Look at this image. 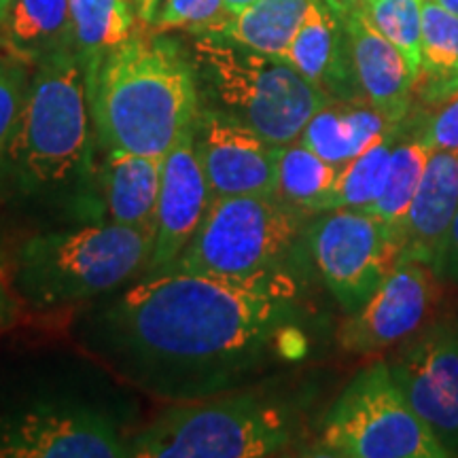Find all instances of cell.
<instances>
[{"label":"cell","instance_id":"6da1fadb","mask_svg":"<svg viewBox=\"0 0 458 458\" xmlns=\"http://www.w3.org/2000/svg\"><path fill=\"white\" fill-rule=\"evenodd\" d=\"M286 274L227 278L170 270L147 274L91 312L83 342L140 391L193 401L236 391L255 376L293 312Z\"/></svg>","mask_w":458,"mask_h":458},{"label":"cell","instance_id":"7a4b0ae2","mask_svg":"<svg viewBox=\"0 0 458 458\" xmlns=\"http://www.w3.org/2000/svg\"><path fill=\"white\" fill-rule=\"evenodd\" d=\"M85 68V88L102 151L165 157L196 125L199 89L187 49L164 32H134Z\"/></svg>","mask_w":458,"mask_h":458},{"label":"cell","instance_id":"3957f363","mask_svg":"<svg viewBox=\"0 0 458 458\" xmlns=\"http://www.w3.org/2000/svg\"><path fill=\"white\" fill-rule=\"evenodd\" d=\"M94 139L85 68L74 49L57 51L32 68L0 181L24 198L81 189L94 179Z\"/></svg>","mask_w":458,"mask_h":458},{"label":"cell","instance_id":"277c9868","mask_svg":"<svg viewBox=\"0 0 458 458\" xmlns=\"http://www.w3.org/2000/svg\"><path fill=\"white\" fill-rule=\"evenodd\" d=\"M189 60L202 106L236 119L267 142L286 147L331 100L289 62L215 34H191Z\"/></svg>","mask_w":458,"mask_h":458},{"label":"cell","instance_id":"5b68a950","mask_svg":"<svg viewBox=\"0 0 458 458\" xmlns=\"http://www.w3.org/2000/svg\"><path fill=\"white\" fill-rule=\"evenodd\" d=\"M300 437V418L253 388L176 401L130 442L139 458H261L283 454Z\"/></svg>","mask_w":458,"mask_h":458},{"label":"cell","instance_id":"8992f818","mask_svg":"<svg viewBox=\"0 0 458 458\" xmlns=\"http://www.w3.org/2000/svg\"><path fill=\"white\" fill-rule=\"evenodd\" d=\"M153 246L156 236L113 221L38 233L13 257L15 289L34 310L72 306L145 276Z\"/></svg>","mask_w":458,"mask_h":458},{"label":"cell","instance_id":"52a82bcc","mask_svg":"<svg viewBox=\"0 0 458 458\" xmlns=\"http://www.w3.org/2000/svg\"><path fill=\"white\" fill-rule=\"evenodd\" d=\"M310 216L317 215L276 196L210 199L196 236L172 267L227 278L283 276Z\"/></svg>","mask_w":458,"mask_h":458},{"label":"cell","instance_id":"ba28073f","mask_svg":"<svg viewBox=\"0 0 458 458\" xmlns=\"http://www.w3.org/2000/svg\"><path fill=\"white\" fill-rule=\"evenodd\" d=\"M310 454L335 458H448L445 445L401 393L386 360L359 371L334 401Z\"/></svg>","mask_w":458,"mask_h":458},{"label":"cell","instance_id":"9c48e42d","mask_svg":"<svg viewBox=\"0 0 458 458\" xmlns=\"http://www.w3.org/2000/svg\"><path fill=\"white\" fill-rule=\"evenodd\" d=\"M306 238L320 278L346 314L359 310L401 259L399 236L369 210L317 213Z\"/></svg>","mask_w":458,"mask_h":458},{"label":"cell","instance_id":"30bf717a","mask_svg":"<svg viewBox=\"0 0 458 458\" xmlns=\"http://www.w3.org/2000/svg\"><path fill=\"white\" fill-rule=\"evenodd\" d=\"M130 442L85 405L38 403L0 416V458H122Z\"/></svg>","mask_w":458,"mask_h":458},{"label":"cell","instance_id":"8fae6325","mask_svg":"<svg viewBox=\"0 0 458 458\" xmlns=\"http://www.w3.org/2000/svg\"><path fill=\"white\" fill-rule=\"evenodd\" d=\"M401 393L452 456L458 454V320L422 327L386 360Z\"/></svg>","mask_w":458,"mask_h":458},{"label":"cell","instance_id":"7c38bea8","mask_svg":"<svg viewBox=\"0 0 458 458\" xmlns=\"http://www.w3.org/2000/svg\"><path fill=\"white\" fill-rule=\"evenodd\" d=\"M437 272L420 261H399L359 310L344 318L337 342L346 352L377 354L408 342L431 317Z\"/></svg>","mask_w":458,"mask_h":458},{"label":"cell","instance_id":"4fadbf2b","mask_svg":"<svg viewBox=\"0 0 458 458\" xmlns=\"http://www.w3.org/2000/svg\"><path fill=\"white\" fill-rule=\"evenodd\" d=\"M196 153L210 199L232 196H276L280 147L236 119L199 106Z\"/></svg>","mask_w":458,"mask_h":458},{"label":"cell","instance_id":"5bb4252c","mask_svg":"<svg viewBox=\"0 0 458 458\" xmlns=\"http://www.w3.org/2000/svg\"><path fill=\"white\" fill-rule=\"evenodd\" d=\"M210 206V191L196 153V125L181 136L162 159V187L157 204V233L147 274L174 266Z\"/></svg>","mask_w":458,"mask_h":458},{"label":"cell","instance_id":"9a60e30c","mask_svg":"<svg viewBox=\"0 0 458 458\" xmlns=\"http://www.w3.org/2000/svg\"><path fill=\"white\" fill-rule=\"evenodd\" d=\"M458 213V151H433L401 227V259L442 272L445 244Z\"/></svg>","mask_w":458,"mask_h":458},{"label":"cell","instance_id":"2e32d148","mask_svg":"<svg viewBox=\"0 0 458 458\" xmlns=\"http://www.w3.org/2000/svg\"><path fill=\"white\" fill-rule=\"evenodd\" d=\"M346 26L354 74L363 98L391 122L414 111L416 77L405 55L369 20L368 9L342 17Z\"/></svg>","mask_w":458,"mask_h":458},{"label":"cell","instance_id":"e0dca14e","mask_svg":"<svg viewBox=\"0 0 458 458\" xmlns=\"http://www.w3.org/2000/svg\"><path fill=\"white\" fill-rule=\"evenodd\" d=\"M284 62L331 100L363 98L354 74L346 26L327 0H310Z\"/></svg>","mask_w":458,"mask_h":458},{"label":"cell","instance_id":"ac0fdd59","mask_svg":"<svg viewBox=\"0 0 458 458\" xmlns=\"http://www.w3.org/2000/svg\"><path fill=\"white\" fill-rule=\"evenodd\" d=\"M100 187L113 223L156 236L162 157L106 151L100 165Z\"/></svg>","mask_w":458,"mask_h":458},{"label":"cell","instance_id":"d6986e66","mask_svg":"<svg viewBox=\"0 0 458 458\" xmlns=\"http://www.w3.org/2000/svg\"><path fill=\"white\" fill-rule=\"evenodd\" d=\"M66 49H72L71 0H11L0 21V60L32 71Z\"/></svg>","mask_w":458,"mask_h":458},{"label":"cell","instance_id":"ffe728a7","mask_svg":"<svg viewBox=\"0 0 458 458\" xmlns=\"http://www.w3.org/2000/svg\"><path fill=\"white\" fill-rule=\"evenodd\" d=\"M397 123L401 122H391L365 98L329 100L303 128L300 142L342 168Z\"/></svg>","mask_w":458,"mask_h":458},{"label":"cell","instance_id":"44dd1931","mask_svg":"<svg viewBox=\"0 0 458 458\" xmlns=\"http://www.w3.org/2000/svg\"><path fill=\"white\" fill-rule=\"evenodd\" d=\"M414 96L427 106H439L458 96V17L433 0H427L422 15Z\"/></svg>","mask_w":458,"mask_h":458},{"label":"cell","instance_id":"7402d4cb","mask_svg":"<svg viewBox=\"0 0 458 458\" xmlns=\"http://www.w3.org/2000/svg\"><path fill=\"white\" fill-rule=\"evenodd\" d=\"M310 0H257L229 13L215 30L204 34L229 38L259 54L284 60Z\"/></svg>","mask_w":458,"mask_h":458},{"label":"cell","instance_id":"603a6c76","mask_svg":"<svg viewBox=\"0 0 458 458\" xmlns=\"http://www.w3.org/2000/svg\"><path fill=\"white\" fill-rule=\"evenodd\" d=\"M431 153L433 148L418 134L414 113H410L408 119H405V128L401 131L397 145H394L380 198L368 208L371 215L385 221L397 233L399 240L401 227H403L405 216H408L411 199L416 196Z\"/></svg>","mask_w":458,"mask_h":458},{"label":"cell","instance_id":"cb8c5ba5","mask_svg":"<svg viewBox=\"0 0 458 458\" xmlns=\"http://www.w3.org/2000/svg\"><path fill=\"white\" fill-rule=\"evenodd\" d=\"M136 20L134 0H71L72 49L81 64L130 38Z\"/></svg>","mask_w":458,"mask_h":458},{"label":"cell","instance_id":"d4e9b609","mask_svg":"<svg viewBox=\"0 0 458 458\" xmlns=\"http://www.w3.org/2000/svg\"><path fill=\"white\" fill-rule=\"evenodd\" d=\"M340 168L329 164L303 142L295 140L280 147L276 198L283 202L317 215L335 185Z\"/></svg>","mask_w":458,"mask_h":458},{"label":"cell","instance_id":"484cf974","mask_svg":"<svg viewBox=\"0 0 458 458\" xmlns=\"http://www.w3.org/2000/svg\"><path fill=\"white\" fill-rule=\"evenodd\" d=\"M408 119V117H405ZM405 119L401 123L374 142L369 148H365L359 157L342 165L337 174L335 185L325 199L323 210L334 208H360L368 210L371 204L380 198L382 187H385L388 165L397 145L401 131L405 128ZM320 210V213H323Z\"/></svg>","mask_w":458,"mask_h":458},{"label":"cell","instance_id":"4316f807","mask_svg":"<svg viewBox=\"0 0 458 458\" xmlns=\"http://www.w3.org/2000/svg\"><path fill=\"white\" fill-rule=\"evenodd\" d=\"M425 3L427 0H374L365 7L377 30L405 55L414 77L420 71Z\"/></svg>","mask_w":458,"mask_h":458},{"label":"cell","instance_id":"83f0119b","mask_svg":"<svg viewBox=\"0 0 458 458\" xmlns=\"http://www.w3.org/2000/svg\"><path fill=\"white\" fill-rule=\"evenodd\" d=\"M227 15L225 0H162L148 28L156 32L187 30L189 34H204L215 30Z\"/></svg>","mask_w":458,"mask_h":458},{"label":"cell","instance_id":"f1b7e54d","mask_svg":"<svg viewBox=\"0 0 458 458\" xmlns=\"http://www.w3.org/2000/svg\"><path fill=\"white\" fill-rule=\"evenodd\" d=\"M28 81H30V72L26 66L0 60V162H3L17 113L24 102Z\"/></svg>","mask_w":458,"mask_h":458},{"label":"cell","instance_id":"f546056e","mask_svg":"<svg viewBox=\"0 0 458 458\" xmlns=\"http://www.w3.org/2000/svg\"><path fill=\"white\" fill-rule=\"evenodd\" d=\"M414 123L433 151H458V96L435 106L433 113H414Z\"/></svg>","mask_w":458,"mask_h":458},{"label":"cell","instance_id":"4dcf8cb0","mask_svg":"<svg viewBox=\"0 0 458 458\" xmlns=\"http://www.w3.org/2000/svg\"><path fill=\"white\" fill-rule=\"evenodd\" d=\"M21 310H24V301L15 289L13 259L0 249V335L15 327Z\"/></svg>","mask_w":458,"mask_h":458},{"label":"cell","instance_id":"1f68e13d","mask_svg":"<svg viewBox=\"0 0 458 458\" xmlns=\"http://www.w3.org/2000/svg\"><path fill=\"white\" fill-rule=\"evenodd\" d=\"M439 276L458 278V213L454 216V223H452L448 244H445L442 272H439Z\"/></svg>","mask_w":458,"mask_h":458},{"label":"cell","instance_id":"d6a6232c","mask_svg":"<svg viewBox=\"0 0 458 458\" xmlns=\"http://www.w3.org/2000/svg\"><path fill=\"white\" fill-rule=\"evenodd\" d=\"M159 3H162V0H134L136 15H139V21L142 26H151L153 15H156Z\"/></svg>","mask_w":458,"mask_h":458},{"label":"cell","instance_id":"836d02e7","mask_svg":"<svg viewBox=\"0 0 458 458\" xmlns=\"http://www.w3.org/2000/svg\"><path fill=\"white\" fill-rule=\"evenodd\" d=\"M327 3H329V7L334 9L340 17H348V15H352L354 11L368 7V3H365V0H327Z\"/></svg>","mask_w":458,"mask_h":458},{"label":"cell","instance_id":"e575fe53","mask_svg":"<svg viewBox=\"0 0 458 458\" xmlns=\"http://www.w3.org/2000/svg\"><path fill=\"white\" fill-rule=\"evenodd\" d=\"M257 3V0H225V7L229 13H236V11L249 7V4Z\"/></svg>","mask_w":458,"mask_h":458},{"label":"cell","instance_id":"d590c367","mask_svg":"<svg viewBox=\"0 0 458 458\" xmlns=\"http://www.w3.org/2000/svg\"><path fill=\"white\" fill-rule=\"evenodd\" d=\"M433 3H437L439 7H444L445 11H450V13L458 17V0H433Z\"/></svg>","mask_w":458,"mask_h":458},{"label":"cell","instance_id":"8d00e7d4","mask_svg":"<svg viewBox=\"0 0 458 458\" xmlns=\"http://www.w3.org/2000/svg\"><path fill=\"white\" fill-rule=\"evenodd\" d=\"M9 4H11V0H0V21H3V17H4V13H7Z\"/></svg>","mask_w":458,"mask_h":458},{"label":"cell","instance_id":"74e56055","mask_svg":"<svg viewBox=\"0 0 458 458\" xmlns=\"http://www.w3.org/2000/svg\"><path fill=\"white\" fill-rule=\"evenodd\" d=\"M365 3H368V4H369V3H374V0H365Z\"/></svg>","mask_w":458,"mask_h":458}]
</instances>
